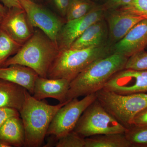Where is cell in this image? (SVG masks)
<instances>
[{
	"label": "cell",
	"instance_id": "18",
	"mask_svg": "<svg viewBox=\"0 0 147 147\" xmlns=\"http://www.w3.org/2000/svg\"><path fill=\"white\" fill-rule=\"evenodd\" d=\"M26 90L18 84L0 79V107L13 108L19 112Z\"/></svg>",
	"mask_w": 147,
	"mask_h": 147
},
{
	"label": "cell",
	"instance_id": "9",
	"mask_svg": "<svg viewBox=\"0 0 147 147\" xmlns=\"http://www.w3.org/2000/svg\"><path fill=\"white\" fill-rule=\"evenodd\" d=\"M106 11L101 4H98L85 16L66 21L59 32L56 40L59 51L69 49L73 42L90 26L104 18Z\"/></svg>",
	"mask_w": 147,
	"mask_h": 147
},
{
	"label": "cell",
	"instance_id": "26",
	"mask_svg": "<svg viewBox=\"0 0 147 147\" xmlns=\"http://www.w3.org/2000/svg\"><path fill=\"white\" fill-rule=\"evenodd\" d=\"M132 0H103L101 4L105 10L118 9L128 5Z\"/></svg>",
	"mask_w": 147,
	"mask_h": 147
},
{
	"label": "cell",
	"instance_id": "24",
	"mask_svg": "<svg viewBox=\"0 0 147 147\" xmlns=\"http://www.w3.org/2000/svg\"><path fill=\"white\" fill-rule=\"evenodd\" d=\"M56 147H85V138L72 131L57 140Z\"/></svg>",
	"mask_w": 147,
	"mask_h": 147
},
{
	"label": "cell",
	"instance_id": "31",
	"mask_svg": "<svg viewBox=\"0 0 147 147\" xmlns=\"http://www.w3.org/2000/svg\"><path fill=\"white\" fill-rule=\"evenodd\" d=\"M7 8L5 7L3 5L0 3V15L1 16H4L5 15L7 11Z\"/></svg>",
	"mask_w": 147,
	"mask_h": 147
},
{
	"label": "cell",
	"instance_id": "15",
	"mask_svg": "<svg viewBox=\"0 0 147 147\" xmlns=\"http://www.w3.org/2000/svg\"><path fill=\"white\" fill-rule=\"evenodd\" d=\"M108 25L103 18L90 26L73 42L70 49H82L108 45Z\"/></svg>",
	"mask_w": 147,
	"mask_h": 147
},
{
	"label": "cell",
	"instance_id": "20",
	"mask_svg": "<svg viewBox=\"0 0 147 147\" xmlns=\"http://www.w3.org/2000/svg\"><path fill=\"white\" fill-rule=\"evenodd\" d=\"M97 5L92 0H71L66 14L65 22L85 16Z\"/></svg>",
	"mask_w": 147,
	"mask_h": 147
},
{
	"label": "cell",
	"instance_id": "25",
	"mask_svg": "<svg viewBox=\"0 0 147 147\" xmlns=\"http://www.w3.org/2000/svg\"><path fill=\"white\" fill-rule=\"evenodd\" d=\"M120 9L147 19V0H132L128 5Z\"/></svg>",
	"mask_w": 147,
	"mask_h": 147
},
{
	"label": "cell",
	"instance_id": "28",
	"mask_svg": "<svg viewBox=\"0 0 147 147\" xmlns=\"http://www.w3.org/2000/svg\"><path fill=\"white\" fill-rule=\"evenodd\" d=\"M20 115L19 111L13 108L0 107V127L9 118Z\"/></svg>",
	"mask_w": 147,
	"mask_h": 147
},
{
	"label": "cell",
	"instance_id": "33",
	"mask_svg": "<svg viewBox=\"0 0 147 147\" xmlns=\"http://www.w3.org/2000/svg\"><path fill=\"white\" fill-rule=\"evenodd\" d=\"M32 1H34L36 2L39 3L41 0H32Z\"/></svg>",
	"mask_w": 147,
	"mask_h": 147
},
{
	"label": "cell",
	"instance_id": "12",
	"mask_svg": "<svg viewBox=\"0 0 147 147\" xmlns=\"http://www.w3.org/2000/svg\"><path fill=\"white\" fill-rule=\"evenodd\" d=\"M104 18L108 25V45L110 47L121 39L139 22L145 19L122 9L106 10Z\"/></svg>",
	"mask_w": 147,
	"mask_h": 147
},
{
	"label": "cell",
	"instance_id": "34",
	"mask_svg": "<svg viewBox=\"0 0 147 147\" xmlns=\"http://www.w3.org/2000/svg\"><path fill=\"white\" fill-rule=\"evenodd\" d=\"M3 16H1V15H0V23H1V21L2 19Z\"/></svg>",
	"mask_w": 147,
	"mask_h": 147
},
{
	"label": "cell",
	"instance_id": "22",
	"mask_svg": "<svg viewBox=\"0 0 147 147\" xmlns=\"http://www.w3.org/2000/svg\"><path fill=\"white\" fill-rule=\"evenodd\" d=\"M124 133L131 147H147V126L131 125Z\"/></svg>",
	"mask_w": 147,
	"mask_h": 147
},
{
	"label": "cell",
	"instance_id": "29",
	"mask_svg": "<svg viewBox=\"0 0 147 147\" xmlns=\"http://www.w3.org/2000/svg\"><path fill=\"white\" fill-rule=\"evenodd\" d=\"M147 126V108L137 113L132 119L131 125Z\"/></svg>",
	"mask_w": 147,
	"mask_h": 147
},
{
	"label": "cell",
	"instance_id": "5",
	"mask_svg": "<svg viewBox=\"0 0 147 147\" xmlns=\"http://www.w3.org/2000/svg\"><path fill=\"white\" fill-rule=\"evenodd\" d=\"M96 94L100 104L126 127L130 125L137 113L147 108L146 93L122 95L103 88Z\"/></svg>",
	"mask_w": 147,
	"mask_h": 147
},
{
	"label": "cell",
	"instance_id": "10",
	"mask_svg": "<svg viewBox=\"0 0 147 147\" xmlns=\"http://www.w3.org/2000/svg\"><path fill=\"white\" fill-rule=\"evenodd\" d=\"M103 89L118 94L147 92V70L124 69L115 74Z\"/></svg>",
	"mask_w": 147,
	"mask_h": 147
},
{
	"label": "cell",
	"instance_id": "7",
	"mask_svg": "<svg viewBox=\"0 0 147 147\" xmlns=\"http://www.w3.org/2000/svg\"><path fill=\"white\" fill-rule=\"evenodd\" d=\"M96 99V93L69 100L57 112L50 123L47 135L57 140L73 131L78 121L86 109Z\"/></svg>",
	"mask_w": 147,
	"mask_h": 147
},
{
	"label": "cell",
	"instance_id": "16",
	"mask_svg": "<svg viewBox=\"0 0 147 147\" xmlns=\"http://www.w3.org/2000/svg\"><path fill=\"white\" fill-rule=\"evenodd\" d=\"M38 75L32 69L20 65L0 67V79L24 87L32 95L34 83Z\"/></svg>",
	"mask_w": 147,
	"mask_h": 147
},
{
	"label": "cell",
	"instance_id": "36",
	"mask_svg": "<svg viewBox=\"0 0 147 147\" xmlns=\"http://www.w3.org/2000/svg\"><path fill=\"white\" fill-rule=\"evenodd\" d=\"M47 1H48V0H47Z\"/></svg>",
	"mask_w": 147,
	"mask_h": 147
},
{
	"label": "cell",
	"instance_id": "3",
	"mask_svg": "<svg viewBox=\"0 0 147 147\" xmlns=\"http://www.w3.org/2000/svg\"><path fill=\"white\" fill-rule=\"evenodd\" d=\"M68 101L57 105H50L36 99L26 91L25 101L19 112L25 129L24 147L42 146L55 115Z\"/></svg>",
	"mask_w": 147,
	"mask_h": 147
},
{
	"label": "cell",
	"instance_id": "27",
	"mask_svg": "<svg viewBox=\"0 0 147 147\" xmlns=\"http://www.w3.org/2000/svg\"><path fill=\"white\" fill-rule=\"evenodd\" d=\"M53 6L60 15L63 17H65L71 0H48Z\"/></svg>",
	"mask_w": 147,
	"mask_h": 147
},
{
	"label": "cell",
	"instance_id": "19",
	"mask_svg": "<svg viewBox=\"0 0 147 147\" xmlns=\"http://www.w3.org/2000/svg\"><path fill=\"white\" fill-rule=\"evenodd\" d=\"M85 147H131L123 133L100 134L85 138Z\"/></svg>",
	"mask_w": 147,
	"mask_h": 147
},
{
	"label": "cell",
	"instance_id": "17",
	"mask_svg": "<svg viewBox=\"0 0 147 147\" xmlns=\"http://www.w3.org/2000/svg\"><path fill=\"white\" fill-rule=\"evenodd\" d=\"M25 143V129L20 115L9 118L0 127V143L7 147H21Z\"/></svg>",
	"mask_w": 147,
	"mask_h": 147
},
{
	"label": "cell",
	"instance_id": "8",
	"mask_svg": "<svg viewBox=\"0 0 147 147\" xmlns=\"http://www.w3.org/2000/svg\"><path fill=\"white\" fill-rule=\"evenodd\" d=\"M18 1L32 26L42 30L56 42L59 32L65 21L38 3L32 0Z\"/></svg>",
	"mask_w": 147,
	"mask_h": 147
},
{
	"label": "cell",
	"instance_id": "6",
	"mask_svg": "<svg viewBox=\"0 0 147 147\" xmlns=\"http://www.w3.org/2000/svg\"><path fill=\"white\" fill-rule=\"evenodd\" d=\"M126 129L96 99L84 111L73 131L86 138L100 134L125 133Z\"/></svg>",
	"mask_w": 147,
	"mask_h": 147
},
{
	"label": "cell",
	"instance_id": "1",
	"mask_svg": "<svg viewBox=\"0 0 147 147\" xmlns=\"http://www.w3.org/2000/svg\"><path fill=\"white\" fill-rule=\"evenodd\" d=\"M128 58L113 54L95 61L70 82L67 101L96 93L115 74L124 69Z\"/></svg>",
	"mask_w": 147,
	"mask_h": 147
},
{
	"label": "cell",
	"instance_id": "32",
	"mask_svg": "<svg viewBox=\"0 0 147 147\" xmlns=\"http://www.w3.org/2000/svg\"><path fill=\"white\" fill-rule=\"evenodd\" d=\"M0 147H7L6 145L0 143Z\"/></svg>",
	"mask_w": 147,
	"mask_h": 147
},
{
	"label": "cell",
	"instance_id": "21",
	"mask_svg": "<svg viewBox=\"0 0 147 147\" xmlns=\"http://www.w3.org/2000/svg\"><path fill=\"white\" fill-rule=\"evenodd\" d=\"M22 45L16 42L0 29V67L15 55Z\"/></svg>",
	"mask_w": 147,
	"mask_h": 147
},
{
	"label": "cell",
	"instance_id": "13",
	"mask_svg": "<svg viewBox=\"0 0 147 147\" xmlns=\"http://www.w3.org/2000/svg\"><path fill=\"white\" fill-rule=\"evenodd\" d=\"M147 47V19L139 22L118 42L110 47L112 54L129 58Z\"/></svg>",
	"mask_w": 147,
	"mask_h": 147
},
{
	"label": "cell",
	"instance_id": "14",
	"mask_svg": "<svg viewBox=\"0 0 147 147\" xmlns=\"http://www.w3.org/2000/svg\"><path fill=\"white\" fill-rule=\"evenodd\" d=\"M70 83L63 78L49 79L38 76L35 82L33 96L38 100L50 98L64 103L67 101Z\"/></svg>",
	"mask_w": 147,
	"mask_h": 147
},
{
	"label": "cell",
	"instance_id": "35",
	"mask_svg": "<svg viewBox=\"0 0 147 147\" xmlns=\"http://www.w3.org/2000/svg\"><path fill=\"white\" fill-rule=\"evenodd\" d=\"M92 1H94L95 2L96 1H97V0H92Z\"/></svg>",
	"mask_w": 147,
	"mask_h": 147
},
{
	"label": "cell",
	"instance_id": "2",
	"mask_svg": "<svg viewBox=\"0 0 147 147\" xmlns=\"http://www.w3.org/2000/svg\"><path fill=\"white\" fill-rule=\"evenodd\" d=\"M57 43L38 28L15 55L2 67L20 65L32 69L40 77L47 78L48 70L59 53Z\"/></svg>",
	"mask_w": 147,
	"mask_h": 147
},
{
	"label": "cell",
	"instance_id": "11",
	"mask_svg": "<svg viewBox=\"0 0 147 147\" xmlns=\"http://www.w3.org/2000/svg\"><path fill=\"white\" fill-rule=\"evenodd\" d=\"M34 28L23 8L7 9L0 23V29L21 45L32 35Z\"/></svg>",
	"mask_w": 147,
	"mask_h": 147
},
{
	"label": "cell",
	"instance_id": "30",
	"mask_svg": "<svg viewBox=\"0 0 147 147\" xmlns=\"http://www.w3.org/2000/svg\"><path fill=\"white\" fill-rule=\"evenodd\" d=\"M3 5L7 9L16 7L22 8L18 0H1Z\"/></svg>",
	"mask_w": 147,
	"mask_h": 147
},
{
	"label": "cell",
	"instance_id": "23",
	"mask_svg": "<svg viewBox=\"0 0 147 147\" xmlns=\"http://www.w3.org/2000/svg\"><path fill=\"white\" fill-rule=\"evenodd\" d=\"M125 69L147 70V51H140L128 58Z\"/></svg>",
	"mask_w": 147,
	"mask_h": 147
},
{
	"label": "cell",
	"instance_id": "4",
	"mask_svg": "<svg viewBox=\"0 0 147 147\" xmlns=\"http://www.w3.org/2000/svg\"><path fill=\"white\" fill-rule=\"evenodd\" d=\"M111 54L108 45L60 50L49 68L47 78H63L71 82L95 61Z\"/></svg>",
	"mask_w": 147,
	"mask_h": 147
}]
</instances>
